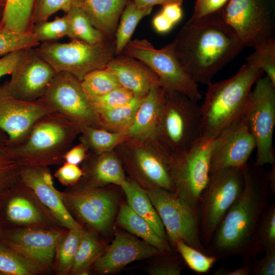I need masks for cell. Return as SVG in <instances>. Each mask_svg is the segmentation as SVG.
Here are the masks:
<instances>
[{
  "mask_svg": "<svg viewBox=\"0 0 275 275\" xmlns=\"http://www.w3.org/2000/svg\"><path fill=\"white\" fill-rule=\"evenodd\" d=\"M34 49L56 73L68 72L80 81L89 73L105 68L116 56L115 41L110 38L97 44L76 39L44 42Z\"/></svg>",
  "mask_w": 275,
  "mask_h": 275,
  "instance_id": "5b68a950",
  "label": "cell"
},
{
  "mask_svg": "<svg viewBox=\"0 0 275 275\" xmlns=\"http://www.w3.org/2000/svg\"><path fill=\"white\" fill-rule=\"evenodd\" d=\"M37 0H6L2 24L16 32L28 30Z\"/></svg>",
  "mask_w": 275,
  "mask_h": 275,
  "instance_id": "f1b7e54d",
  "label": "cell"
},
{
  "mask_svg": "<svg viewBox=\"0 0 275 275\" xmlns=\"http://www.w3.org/2000/svg\"><path fill=\"white\" fill-rule=\"evenodd\" d=\"M229 0H197L193 15L190 20H196L215 14L228 3Z\"/></svg>",
  "mask_w": 275,
  "mask_h": 275,
  "instance_id": "bcb514c9",
  "label": "cell"
},
{
  "mask_svg": "<svg viewBox=\"0 0 275 275\" xmlns=\"http://www.w3.org/2000/svg\"><path fill=\"white\" fill-rule=\"evenodd\" d=\"M134 96L125 89L119 87L98 97L89 99L96 113L125 104Z\"/></svg>",
  "mask_w": 275,
  "mask_h": 275,
  "instance_id": "ee69618b",
  "label": "cell"
},
{
  "mask_svg": "<svg viewBox=\"0 0 275 275\" xmlns=\"http://www.w3.org/2000/svg\"><path fill=\"white\" fill-rule=\"evenodd\" d=\"M56 72L34 48L26 49L21 61L5 82L15 98L36 101L44 93Z\"/></svg>",
  "mask_w": 275,
  "mask_h": 275,
  "instance_id": "9a60e30c",
  "label": "cell"
},
{
  "mask_svg": "<svg viewBox=\"0 0 275 275\" xmlns=\"http://www.w3.org/2000/svg\"><path fill=\"white\" fill-rule=\"evenodd\" d=\"M182 267L176 262H166L153 266L149 269V273L152 275H179Z\"/></svg>",
  "mask_w": 275,
  "mask_h": 275,
  "instance_id": "816d5d0a",
  "label": "cell"
},
{
  "mask_svg": "<svg viewBox=\"0 0 275 275\" xmlns=\"http://www.w3.org/2000/svg\"><path fill=\"white\" fill-rule=\"evenodd\" d=\"M106 67L119 85L134 97L142 98L153 87L161 86L159 79L154 71L135 59L126 56L115 57Z\"/></svg>",
  "mask_w": 275,
  "mask_h": 275,
  "instance_id": "44dd1931",
  "label": "cell"
},
{
  "mask_svg": "<svg viewBox=\"0 0 275 275\" xmlns=\"http://www.w3.org/2000/svg\"><path fill=\"white\" fill-rule=\"evenodd\" d=\"M121 186L130 208L146 221L159 237L167 241L164 226L147 191L134 181L126 180Z\"/></svg>",
  "mask_w": 275,
  "mask_h": 275,
  "instance_id": "d4e9b609",
  "label": "cell"
},
{
  "mask_svg": "<svg viewBox=\"0 0 275 275\" xmlns=\"http://www.w3.org/2000/svg\"><path fill=\"white\" fill-rule=\"evenodd\" d=\"M213 141L200 137L188 149L172 156L174 192L197 210L201 194L209 179Z\"/></svg>",
  "mask_w": 275,
  "mask_h": 275,
  "instance_id": "30bf717a",
  "label": "cell"
},
{
  "mask_svg": "<svg viewBox=\"0 0 275 275\" xmlns=\"http://www.w3.org/2000/svg\"><path fill=\"white\" fill-rule=\"evenodd\" d=\"M102 250L96 235L84 231L70 271L74 274H86L87 268L100 255Z\"/></svg>",
  "mask_w": 275,
  "mask_h": 275,
  "instance_id": "d590c367",
  "label": "cell"
},
{
  "mask_svg": "<svg viewBox=\"0 0 275 275\" xmlns=\"http://www.w3.org/2000/svg\"><path fill=\"white\" fill-rule=\"evenodd\" d=\"M165 90L153 87L143 97L127 133L128 138L144 139L158 132Z\"/></svg>",
  "mask_w": 275,
  "mask_h": 275,
  "instance_id": "7402d4cb",
  "label": "cell"
},
{
  "mask_svg": "<svg viewBox=\"0 0 275 275\" xmlns=\"http://www.w3.org/2000/svg\"><path fill=\"white\" fill-rule=\"evenodd\" d=\"M128 0H82V8L93 26L108 38L116 33L121 15Z\"/></svg>",
  "mask_w": 275,
  "mask_h": 275,
  "instance_id": "cb8c5ba5",
  "label": "cell"
},
{
  "mask_svg": "<svg viewBox=\"0 0 275 275\" xmlns=\"http://www.w3.org/2000/svg\"><path fill=\"white\" fill-rule=\"evenodd\" d=\"M122 52L149 67L157 75L163 89L181 92L197 101L201 99L198 84L184 71L170 43L156 49L146 39L130 40Z\"/></svg>",
  "mask_w": 275,
  "mask_h": 275,
  "instance_id": "7c38bea8",
  "label": "cell"
},
{
  "mask_svg": "<svg viewBox=\"0 0 275 275\" xmlns=\"http://www.w3.org/2000/svg\"><path fill=\"white\" fill-rule=\"evenodd\" d=\"M26 50L13 51L0 58V79L6 75L11 74L21 61Z\"/></svg>",
  "mask_w": 275,
  "mask_h": 275,
  "instance_id": "681fc988",
  "label": "cell"
},
{
  "mask_svg": "<svg viewBox=\"0 0 275 275\" xmlns=\"http://www.w3.org/2000/svg\"><path fill=\"white\" fill-rule=\"evenodd\" d=\"M19 182L31 191L51 215L69 230L78 224L72 216L61 195L53 186L47 167H21Z\"/></svg>",
  "mask_w": 275,
  "mask_h": 275,
  "instance_id": "d6986e66",
  "label": "cell"
},
{
  "mask_svg": "<svg viewBox=\"0 0 275 275\" xmlns=\"http://www.w3.org/2000/svg\"><path fill=\"white\" fill-rule=\"evenodd\" d=\"M84 232L78 224L69 229L60 241L56 250L57 267L59 273L64 274L70 271Z\"/></svg>",
  "mask_w": 275,
  "mask_h": 275,
  "instance_id": "8d00e7d4",
  "label": "cell"
},
{
  "mask_svg": "<svg viewBox=\"0 0 275 275\" xmlns=\"http://www.w3.org/2000/svg\"><path fill=\"white\" fill-rule=\"evenodd\" d=\"M172 1L173 2L178 3L181 4L183 0H172Z\"/></svg>",
  "mask_w": 275,
  "mask_h": 275,
  "instance_id": "94428289",
  "label": "cell"
},
{
  "mask_svg": "<svg viewBox=\"0 0 275 275\" xmlns=\"http://www.w3.org/2000/svg\"><path fill=\"white\" fill-rule=\"evenodd\" d=\"M170 44L189 76L207 85L245 47L221 15L214 14L189 19Z\"/></svg>",
  "mask_w": 275,
  "mask_h": 275,
  "instance_id": "7a4b0ae2",
  "label": "cell"
},
{
  "mask_svg": "<svg viewBox=\"0 0 275 275\" xmlns=\"http://www.w3.org/2000/svg\"><path fill=\"white\" fill-rule=\"evenodd\" d=\"M142 98L134 97L125 104L97 113L100 125L127 133Z\"/></svg>",
  "mask_w": 275,
  "mask_h": 275,
  "instance_id": "4dcf8cb0",
  "label": "cell"
},
{
  "mask_svg": "<svg viewBox=\"0 0 275 275\" xmlns=\"http://www.w3.org/2000/svg\"><path fill=\"white\" fill-rule=\"evenodd\" d=\"M243 115L256 142L254 164L263 167L275 163V86L267 76L260 77L255 83Z\"/></svg>",
  "mask_w": 275,
  "mask_h": 275,
  "instance_id": "9c48e42d",
  "label": "cell"
},
{
  "mask_svg": "<svg viewBox=\"0 0 275 275\" xmlns=\"http://www.w3.org/2000/svg\"><path fill=\"white\" fill-rule=\"evenodd\" d=\"M152 7L140 8L132 0H128L120 16V21L115 33L116 55L122 53L131 40L140 21L152 11Z\"/></svg>",
  "mask_w": 275,
  "mask_h": 275,
  "instance_id": "4316f807",
  "label": "cell"
},
{
  "mask_svg": "<svg viewBox=\"0 0 275 275\" xmlns=\"http://www.w3.org/2000/svg\"><path fill=\"white\" fill-rule=\"evenodd\" d=\"M263 72L254 52L234 76L208 85L200 106L201 137L215 139L243 114L253 86Z\"/></svg>",
  "mask_w": 275,
  "mask_h": 275,
  "instance_id": "3957f363",
  "label": "cell"
},
{
  "mask_svg": "<svg viewBox=\"0 0 275 275\" xmlns=\"http://www.w3.org/2000/svg\"><path fill=\"white\" fill-rule=\"evenodd\" d=\"M135 158L142 174L154 186L174 191L170 154L139 148L135 151Z\"/></svg>",
  "mask_w": 275,
  "mask_h": 275,
  "instance_id": "603a6c76",
  "label": "cell"
},
{
  "mask_svg": "<svg viewBox=\"0 0 275 275\" xmlns=\"http://www.w3.org/2000/svg\"><path fill=\"white\" fill-rule=\"evenodd\" d=\"M30 31L39 43L53 42L68 37V21L65 15L57 17L51 21L45 20L34 23L32 31Z\"/></svg>",
  "mask_w": 275,
  "mask_h": 275,
  "instance_id": "60d3db41",
  "label": "cell"
},
{
  "mask_svg": "<svg viewBox=\"0 0 275 275\" xmlns=\"http://www.w3.org/2000/svg\"><path fill=\"white\" fill-rule=\"evenodd\" d=\"M133 2L140 8L153 7L156 5L164 6L168 3L173 2L172 0H132Z\"/></svg>",
  "mask_w": 275,
  "mask_h": 275,
  "instance_id": "9f6ffc18",
  "label": "cell"
},
{
  "mask_svg": "<svg viewBox=\"0 0 275 275\" xmlns=\"http://www.w3.org/2000/svg\"><path fill=\"white\" fill-rule=\"evenodd\" d=\"M79 133L75 125L53 112L39 119L21 141L10 145V151L20 167L59 164Z\"/></svg>",
  "mask_w": 275,
  "mask_h": 275,
  "instance_id": "277c9868",
  "label": "cell"
},
{
  "mask_svg": "<svg viewBox=\"0 0 275 275\" xmlns=\"http://www.w3.org/2000/svg\"><path fill=\"white\" fill-rule=\"evenodd\" d=\"M117 223L121 227L159 251L170 254L171 248L167 241L159 237L149 223L133 211L128 205L120 209Z\"/></svg>",
  "mask_w": 275,
  "mask_h": 275,
  "instance_id": "484cf974",
  "label": "cell"
},
{
  "mask_svg": "<svg viewBox=\"0 0 275 275\" xmlns=\"http://www.w3.org/2000/svg\"><path fill=\"white\" fill-rule=\"evenodd\" d=\"M54 175L62 184L69 185L78 182L83 175V172L77 165L64 162L56 171Z\"/></svg>",
  "mask_w": 275,
  "mask_h": 275,
  "instance_id": "c3c4849f",
  "label": "cell"
},
{
  "mask_svg": "<svg viewBox=\"0 0 275 275\" xmlns=\"http://www.w3.org/2000/svg\"><path fill=\"white\" fill-rule=\"evenodd\" d=\"M65 15L69 24L68 37L71 40L76 39L90 44H97L108 38L93 26L82 8H73L66 13Z\"/></svg>",
  "mask_w": 275,
  "mask_h": 275,
  "instance_id": "83f0119b",
  "label": "cell"
},
{
  "mask_svg": "<svg viewBox=\"0 0 275 275\" xmlns=\"http://www.w3.org/2000/svg\"><path fill=\"white\" fill-rule=\"evenodd\" d=\"M262 168L248 163L242 167V190L206 247L207 255L217 259L238 255L246 264L263 252L258 241L257 227L269 204L271 191Z\"/></svg>",
  "mask_w": 275,
  "mask_h": 275,
  "instance_id": "6da1fadb",
  "label": "cell"
},
{
  "mask_svg": "<svg viewBox=\"0 0 275 275\" xmlns=\"http://www.w3.org/2000/svg\"><path fill=\"white\" fill-rule=\"evenodd\" d=\"M37 101L61 115L79 130L85 127L100 125L97 114L85 93L81 81L68 72L56 73Z\"/></svg>",
  "mask_w": 275,
  "mask_h": 275,
  "instance_id": "4fadbf2b",
  "label": "cell"
},
{
  "mask_svg": "<svg viewBox=\"0 0 275 275\" xmlns=\"http://www.w3.org/2000/svg\"><path fill=\"white\" fill-rule=\"evenodd\" d=\"M147 193L161 219L171 244L175 246L177 241H182L206 254L200 237L198 210L174 191L155 186Z\"/></svg>",
  "mask_w": 275,
  "mask_h": 275,
  "instance_id": "8fae6325",
  "label": "cell"
},
{
  "mask_svg": "<svg viewBox=\"0 0 275 275\" xmlns=\"http://www.w3.org/2000/svg\"><path fill=\"white\" fill-rule=\"evenodd\" d=\"M256 149V142L243 114L213 141L210 174L229 168H242Z\"/></svg>",
  "mask_w": 275,
  "mask_h": 275,
  "instance_id": "5bb4252c",
  "label": "cell"
},
{
  "mask_svg": "<svg viewBox=\"0 0 275 275\" xmlns=\"http://www.w3.org/2000/svg\"><path fill=\"white\" fill-rule=\"evenodd\" d=\"M175 247L188 267L199 274L208 272L218 260L215 257L204 253L182 241H177Z\"/></svg>",
  "mask_w": 275,
  "mask_h": 275,
  "instance_id": "ab89813d",
  "label": "cell"
},
{
  "mask_svg": "<svg viewBox=\"0 0 275 275\" xmlns=\"http://www.w3.org/2000/svg\"><path fill=\"white\" fill-rule=\"evenodd\" d=\"M61 195L65 204L93 229L104 232L109 228L117 204V196L113 193L85 187L61 192Z\"/></svg>",
  "mask_w": 275,
  "mask_h": 275,
  "instance_id": "2e32d148",
  "label": "cell"
},
{
  "mask_svg": "<svg viewBox=\"0 0 275 275\" xmlns=\"http://www.w3.org/2000/svg\"><path fill=\"white\" fill-rule=\"evenodd\" d=\"M53 112L37 101L15 98L6 82L0 86V130L7 135L10 145L21 141L39 119Z\"/></svg>",
  "mask_w": 275,
  "mask_h": 275,
  "instance_id": "e0dca14e",
  "label": "cell"
},
{
  "mask_svg": "<svg viewBox=\"0 0 275 275\" xmlns=\"http://www.w3.org/2000/svg\"><path fill=\"white\" fill-rule=\"evenodd\" d=\"M4 7L0 6V26L2 23Z\"/></svg>",
  "mask_w": 275,
  "mask_h": 275,
  "instance_id": "680465c9",
  "label": "cell"
},
{
  "mask_svg": "<svg viewBox=\"0 0 275 275\" xmlns=\"http://www.w3.org/2000/svg\"><path fill=\"white\" fill-rule=\"evenodd\" d=\"M242 168H229L210 174L198 203L201 241L208 245L219 224L241 193L243 185Z\"/></svg>",
  "mask_w": 275,
  "mask_h": 275,
  "instance_id": "52a82bcc",
  "label": "cell"
},
{
  "mask_svg": "<svg viewBox=\"0 0 275 275\" xmlns=\"http://www.w3.org/2000/svg\"><path fill=\"white\" fill-rule=\"evenodd\" d=\"M20 169L11 154L7 135L0 130V200L18 182Z\"/></svg>",
  "mask_w": 275,
  "mask_h": 275,
  "instance_id": "f546056e",
  "label": "cell"
},
{
  "mask_svg": "<svg viewBox=\"0 0 275 275\" xmlns=\"http://www.w3.org/2000/svg\"><path fill=\"white\" fill-rule=\"evenodd\" d=\"M80 131L81 143L98 153L107 152L128 138L126 132H111L96 127H85Z\"/></svg>",
  "mask_w": 275,
  "mask_h": 275,
  "instance_id": "836d02e7",
  "label": "cell"
},
{
  "mask_svg": "<svg viewBox=\"0 0 275 275\" xmlns=\"http://www.w3.org/2000/svg\"><path fill=\"white\" fill-rule=\"evenodd\" d=\"M63 234L55 230L27 228L0 233V242L43 267L50 265Z\"/></svg>",
  "mask_w": 275,
  "mask_h": 275,
  "instance_id": "ac0fdd59",
  "label": "cell"
},
{
  "mask_svg": "<svg viewBox=\"0 0 275 275\" xmlns=\"http://www.w3.org/2000/svg\"><path fill=\"white\" fill-rule=\"evenodd\" d=\"M102 154L92 166V179L98 183H113L121 186L126 179L119 161L112 154Z\"/></svg>",
  "mask_w": 275,
  "mask_h": 275,
  "instance_id": "d6a6232c",
  "label": "cell"
},
{
  "mask_svg": "<svg viewBox=\"0 0 275 275\" xmlns=\"http://www.w3.org/2000/svg\"><path fill=\"white\" fill-rule=\"evenodd\" d=\"M6 215L11 222L18 225H32L43 221L42 215L28 199L16 196L11 198L6 206Z\"/></svg>",
  "mask_w": 275,
  "mask_h": 275,
  "instance_id": "e575fe53",
  "label": "cell"
},
{
  "mask_svg": "<svg viewBox=\"0 0 275 275\" xmlns=\"http://www.w3.org/2000/svg\"><path fill=\"white\" fill-rule=\"evenodd\" d=\"M264 252L265 255L261 259H256L252 263L251 274H275V250Z\"/></svg>",
  "mask_w": 275,
  "mask_h": 275,
  "instance_id": "7dc6e473",
  "label": "cell"
},
{
  "mask_svg": "<svg viewBox=\"0 0 275 275\" xmlns=\"http://www.w3.org/2000/svg\"><path fill=\"white\" fill-rule=\"evenodd\" d=\"M252 262L246 263V265L236 269L230 270L227 269L220 268L214 272V275H250L251 274V265Z\"/></svg>",
  "mask_w": 275,
  "mask_h": 275,
  "instance_id": "11a10c76",
  "label": "cell"
},
{
  "mask_svg": "<svg viewBox=\"0 0 275 275\" xmlns=\"http://www.w3.org/2000/svg\"><path fill=\"white\" fill-rule=\"evenodd\" d=\"M43 267L25 258L13 249L0 242V272L11 275H33Z\"/></svg>",
  "mask_w": 275,
  "mask_h": 275,
  "instance_id": "1f68e13d",
  "label": "cell"
},
{
  "mask_svg": "<svg viewBox=\"0 0 275 275\" xmlns=\"http://www.w3.org/2000/svg\"><path fill=\"white\" fill-rule=\"evenodd\" d=\"M6 4V0H0V6L4 7Z\"/></svg>",
  "mask_w": 275,
  "mask_h": 275,
  "instance_id": "91938a15",
  "label": "cell"
},
{
  "mask_svg": "<svg viewBox=\"0 0 275 275\" xmlns=\"http://www.w3.org/2000/svg\"><path fill=\"white\" fill-rule=\"evenodd\" d=\"M254 49L261 68L275 86V40H270Z\"/></svg>",
  "mask_w": 275,
  "mask_h": 275,
  "instance_id": "f6af8a7d",
  "label": "cell"
},
{
  "mask_svg": "<svg viewBox=\"0 0 275 275\" xmlns=\"http://www.w3.org/2000/svg\"><path fill=\"white\" fill-rule=\"evenodd\" d=\"M257 236L263 251L275 250V203L267 206L257 227Z\"/></svg>",
  "mask_w": 275,
  "mask_h": 275,
  "instance_id": "b9f144b4",
  "label": "cell"
},
{
  "mask_svg": "<svg viewBox=\"0 0 275 275\" xmlns=\"http://www.w3.org/2000/svg\"><path fill=\"white\" fill-rule=\"evenodd\" d=\"M153 24L155 29L161 33L169 31L174 25L161 12L154 18Z\"/></svg>",
  "mask_w": 275,
  "mask_h": 275,
  "instance_id": "db71d44e",
  "label": "cell"
},
{
  "mask_svg": "<svg viewBox=\"0 0 275 275\" xmlns=\"http://www.w3.org/2000/svg\"><path fill=\"white\" fill-rule=\"evenodd\" d=\"M221 16L244 47L255 49L274 39L275 0H229Z\"/></svg>",
  "mask_w": 275,
  "mask_h": 275,
  "instance_id": "ba28073f",
  "label": "cell"
},
{
  "mask_svg": "<svg viewBox=\"0 0 275 275\" xmlns=\"http://www.w3.org/2000/svg\"><path fill=\"white\" fill-rule=\"evenodd\" d=\"M164 90L158 132L172 156L188 149L201 137V110L197 101L181 92Z\"/></svg>",
  "mask_w": 275,
  "mask_h": 275,
  "instance_id": "8992f818",
  "label": "cell"
},
{
  "mask_svg": "<svg viewBox=\"0 0 275 275\" xmlns=\"http://www.w3.org/2000/svg\"><path fill=\"white\" fill-rule=\"evenodd\" d=\"M87 149L82 143L70 147L64 156V162L78 165L85 159Z\"/></svg>",
  "mask_w": 275,
  "mask_h": 275,
  "instance_id": "f907efd6",
  "label": "cell"
},
{
  "mask_svg": "<svg viewBox=\"0 0 275 275\" xmlns=\"http://www.w3.org/2000/svg\"><path fill=\"white\" fill-rule=\"evenodd\" d=\"M181 5V4L176 2L168 3L163 6L161 13L174 24L181 19L182 11Z\"/></svg>",
  "mask_w": 275,
  "mask_h": 275,
  "instance_id": "f5cc1de1",
  "label": "cell"
},
{
  "mask_svg": "<svg viewBox=\"0 0 275 275\" xmlns=\"http://www.w3.org/2000/svg\"><path fill=\"white\" fill-rule=\"evenodd\" d=\"M40 43L30 31L21 33L0 26V58L13 51L35 48Z\"/></svg>",
  "mask_w": 275,
  "mask_h": 275,
  "instance_id": "f35d334b",
  "label": "cell"
},
{
  "mask_svg": "<svg viewBox=\"0 0 275 275\" xmlns=\"http://www.w3.org/2000/svg\"><path fill=\"white\" fill-rule=\"evenodd\" d=\"M81 85L89 99L102 96L121 87L106 67L88 74L81 81Z\"/></svg>",
  "mask_w": 275,
  "mask_h": 275,
  "instance_id": "74e56055",
  "label": "cell"
},
{
  "mask_svg": "<svg viewBox=\"0 0 275 275\" xmlns=\"http://www.w3.org/2000/svg\"><path fill=\"white\" fill-rule=\"evenodd\" d=\"M167 254L144 241L118 231L111 244L95 260V268L101 273H110L134 261Z\"/></svg>",
  "mask_w": 275,
  "mask_h": 275,
  "instance_id": "ffe728a7",
  "label": "cell"
},
{
  "mask_svg": "<svg viewBox=\"0 0 275 275\" xmlns=\"http://www.w3.org/2000/svg\"><path fill=\"white\" fill-rule=\"evenodd\" d=\"M82 0H37L32 19L34 23L45 21L58 11L66 13L73 8H82Z\"/></svg>",
  "mask_w": 275,
  "mask_h": 275,
  "instance_id": "7bdbcfd3",
  "label": "cell"
},
{
  "mask_svg": "<svg viewBox=\"0 0 275 275\" xmlns=\"http://www.w3.org/2000/svg\"><path fill=\"white\" fill-rule=\"evenodd\" d=\"M266 178L271 192L275 195V163L271 164V169L266 172Z\"/></svg>",
  "mask_w": 275,
  "mask_h": 275,
  "instance_id": "6f0895ef",
  "label": "cell"
}]
</instances>
